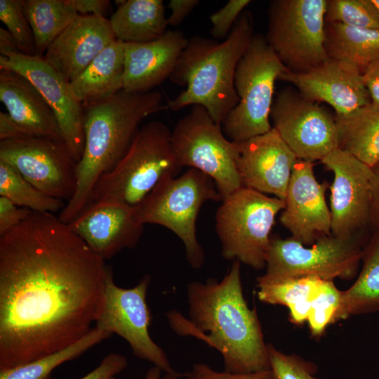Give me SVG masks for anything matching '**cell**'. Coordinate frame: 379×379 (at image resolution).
Wrapping results in <instances>:
<instances>
[{"instance_id":"1","label":"cell","mask_w":379,"mask_h":379,"mask_svg":"<svg viewBox=\"0 0 379 379\" xmlns=\"http://www.w3.org/2000/svg\"><path fill=\"white\" fill-rule=\"evenodd\" d=\"M107 265L52 213L0 235V371L55 353L94 326Z\"/></svg>"},{"instance_id":"2","label":"cell","mask_w":379,"mask_h":379,"mask_svg":"<svg viewBox=\"0 0 379 379\" xmlns=\"http://www.w3.org/2000/svg\"><path fill=\"white\" fill-rule=\"evenodd\" d=\"M189 319L171 311L170 326L180 335L204 341L222 355L225 371L248 373L270 370L268 347L256 310L244 295L241 262L234 260L224 277L187 286Z\"/></svg>"},{"instance_id":"3","label":"cell","mask_w":379,"mask_h":379,"mask_svg":"<svg viewBox=\"0 0 379 379\" xmlns=\"http://www.w3.org/2000/svg\"><path fill=\"white\" fill-rule=\"evenodd\" d=\"M159 91L115 95L83 105L84 147L77 163V189L58 218L65 224L75 219L88 204L98 178L111 171L128 151L140 124L161 108Z\"/></svg>"},{"instance_id":"4","label":"cell","mask_w":379,"mask_h":379,"mask_svg":"<svg viewBox=\"0 0 379 379\" xmlns=\"http://www.w3.org/2000/svg\"><path fill=\"white\" fill-rule=\"evenodd\" d=\"M253 35L252 13L244 11L223 41L191 37L169 77L185 88L168 101V107L178 111L188 105H201L216 124L222 125L239 103L236 69Z\"/></svg>"},{"instance_id":"5","label":"cell","mask_w":379,"mask_h":379,"mask_svg":"<svg viewBox=\"0 0 379 379\" xmlns=\"http://www.w3.org/2000/svg\"><path fill=\"white\" fill-rule=\"evenodd\" d=\"M171 136V131L159 121L140 127L125 155L98 178L86 207L107 203L137 206L163 178L176 177L181 167Z\"/></svg>"},{"instance_id":"6","label":"cell","mask_w":379,"mask_h":379,"mask_svg":"<svg viewBox=\"0 0 379 379\" xmlns=\"http://www.w3.org/2000/svg\"><path fill=\"white\" fill-rule=\"evenodd\" d=\"M222 200L210 177L189 168L179 177L163 178L136 207L142 223L161 225L178 237L188 263L194 269H200L205 255L197 237V216L205 202Z\"/></svg>"},{"instance_id":"7","label":"cell","mask_w":379,"mask_h":379,"mask_svg":"<svg viewBox=\"0 0 379 379\" xmlns=\"http://www.w3.org/2000/svg\"><path fill=\"white\" fill-rule=\"evenodd\" d=\"M288 72L265 37L254 34L236 69L234 86L239 103L221 125L229 140L241 142L272 129L270 117L275 82Z\"/></svg>"},{"instance_id":"8","label":"cell","mask_w":379,"mask_h":379,"mask_svg":"<svg viewBox=\"0 0 379 379\" xmlns=\"http://www.w3.org/2000/svg\"><path fill=\"white\" fill-rule=\"evenodd\" d=\"M284 201L242 187L227 198L215 214L222 257L255 270L265 267L270 233Z\"/></svg>"},{"instance_id":"9","label":"cell","mask_w":379,"mask_h":379,"mask_svg":"<svg viewBox=\"0 0 379 379\" xmlns=\"http://www.w3.org/2000/svg\"><path fill=\"white\" fill-rule=\"evenodd\" d=\"M171 140L178 165L195 168L210 177L222 199L243 187L237 166V142L225 136L221 125L201 105H193L177 122Z\"/></svg>"},{"instance_id":"10","label":"cell","mask_w":379,"mask_h":379,"mask_svg":"<svg viewBox=\"0 0 379 379\" xmlns=\"http://www.w3.org/2000/svg\"><path fill=\"white\" fill-rule=\"evenodd\" d=\"M327 0H272L267 8L268 45L291 73L307 72L328 57L325 49Z\"/></svg>"},{"instance_id":"11","label":"cell","mask_w":379,"mask_h":379,"mask_svg":"<svg viewBox=\"0 0 379 379\" xmlns=\"http://www.w3.org/2000/svg\"><path fill=\"white\" fill-rule=\"evenodd\" d=\"M364 251L354 237L324 235L310 247L291 238L271 237L265 274L278 278L316 276L324 280L351 279Z\"/></svg>"},{"instance_id":"12","label":"cell","mask_w":379,"mask_h":379,"mask_svg":"<svg viewBox=\"0 0 379 379\" xmlns=\"http://www.w3.org/2000/svg\"><path fill=\"white\" fill-rule=\"evenodd\" d=\"M150 281V275L145 274L134 287L121 288L114 283L112 267L107 265L104 305L95 326L123 338L135 357L152 363L165 373H177L149 333L152 316L146 294Z\"/></svg>"},{"instance_id":"13","label":"cell","mask_w":379,"mask_h":379,"mask_svg":"<svg viewBox=\"0 0 379 379\" xmlns=\"http://www.w3.org/2000/svg\"><path fill=\"white\" fill-rule=\"evenodd\" d=\"M270 117L273 128L298 159L321 161L338 148L335 116L291 87L277 93Z\"/></svg>"},{"instance_id":"14","label":"cell","mask_w":379,"mask_h":379,"mask_svg":"<svg viewBox=\"0 0 379 379\" xmlns=\"http://www.w3.org/2000/svg\"><path fill=\"white\" fill-rule=\"evenodd\" d=\"M0 159L41 192L68 202L77 184V163L65 142L28 137L0 141Z\"/></svg>"},{"instance_id":"15","label":"cell","mask_w":379,"mask_h":379,"mask_svg":"<svg viewBox=\"0 0 379 379\" xmlns=\"http://www.w3.org/2000/svg\"><path fill=\"white\" fill-rule=\"evenodd\" d=\"M0 69L17 72L29 79L53 110L63 141L78 163L84 147V108L69 82L43 57L20 52H0Z\"/></svg>"},{"instance_id":"16","label":"cell","mask_w":379,"mask_h":379,"mask_svg":"<svg viewBox=\"0 0 379 379\" xmlns=\"http://www.w3.org/2000/svg\"><path fill=\"white\" fill-rule=\"evenodd\" d=\"M321 162L334 175L330 197L331 234L340 238L354 237L367 219L374 199L373 168L340 148Z\"/></svg>"},{"instance_id":"17","label":"cell","mask_w":379,"mask_h":379,"mask_svg":"<svg viewBox=\"0 0 379 379\" xmlns=\"http://www.w3.org/2000/svg\"><path fill=\"white\" fill-rule=\"evenodd\" d=\"M328 183H319L313 162L297 159L291 175L279 220L292 238L305 246L331 234V215L325 198Z\"/></svg>"},{"instance_id":"18","label":"cell","mask_w":379,"mask_h":379,"mask_svg":"<svg viewBox=\"0 0 379 379\" xmlns=\"http://www.w3.org/2000/svg\"><path fill=\"white\" fill-rule=\"evenodd\" d=\"M279 80L292 84L311 101L328 104L337 117H348L371 103L361 72L334 58H328L305 72H286Z\"/></svg>"},{"instance_id":"19","label":"cell","mask_w":379,"mask_h":379,"mask_svg":"<svg viewBox=\"0 0 379 379\" xmlns=\"http://www.w3.org/2000/svg\"><path fill=\"white\" fill-rule=\"evenodd\" d=\"M237 170L243 187L284 201L298 158L273 127L268 132L236 142Z\"/></svg>"},{"instance_id":"20","label":"cell","mask_w":379,"mask_h":379,"mask_svg":"<svg viewBox=\"0 0 379 379\" xmlns=\"http://www.w3.org/2000/svg\"><path fill=\"white\" fill-rule=\"evenodd\" d=\"M67 225L103 260L133 248L144 231L137 207L117 203L88 206Z\"/></svg>"},{"instance_id":"21","label":"cell","mask_w":379,"mask_h":379,"mask_svg":"<svg viewBox=\"0 0 379 379\" xmlns=\"http://www.w3.org/2000/svg\"><path fill=\"white\" fill-rule=\"evenodd\" d=\"M116 40L108 19L79 14L48 46L43 58L71 82Z\"/></svg>"},{"instance_id":"22","label":"cell","mask_w":379,"mask_h":379,"mask_svg":"<svg viewBox=\"0 0 379 379\" xmlns=\"http://www.w3.org/2000/svg\"><path fill=\"white\" fill-rule=\"evenodd\" d=\"M188 39L179 30H167L148 42L124 44L123 90L146 93L169 78Z\"/></svg>"},{"instance_id":"23","label":"cell","mask_w":379,"mask_h":379,"mask_svg":"<svg viewBox=\"0 0 379 379\" xmlns=\"http://www.w3.org/2000/svg\"><path fill=\"white\" fill-rule=\"evenodd\" d=\"M0 100L12 119L29 137L63 141L53 110L34 85L22 75L0 69Z\"/></svg>"},{"instance_id":"24","label":"cell","mask_w":379,"mask_h":379,"mask_svg":"<svg viewBox=\"0 0 379 379\" xmlns=\"http://www.w3.org/2000/svg\"><path fill=\"white\" fill-rule=\"evenodd\" d=\"M124 44L117 39L69 82L73 95L82 105L107 99L123 90Z\"/></svg>"},{"instance_id":"25","label":"cell","mask_w":379,"mask_h":379,"mask_svg":"<svg viewBox=\"0 0 379 379\" xmlns=\"http://www.w3.org/2000/svg\"><path fill=\"white\" fill-rule=\"evenodd\" d=\"M109 20L117 39L124 43L155 40L168 25L162 0L125 1Z\"/></svg>"},{"instance_id":"26","label":"cell","mask_w":379,"mask_h":379,"mask_svg":"<svg viewBox=\"0 0 379 379\" xmlns=\"http://www.w3.org/2000/svg\"><path fill=\"white\" fill-rule=\"evenodd\" d=\"M324 281L316 276L278 278L264 274L257 278V295L262 302L287 307L290 321L300 325L307 321L311 302Z\"/></svg>"},{"instance_id":"27","label":"cell","mask_w":379,"mask_h":379,"mask_svg":"<svg viewBox=\"0 0 379 379\" xmlns=\"http://www.w3.org/2000/svg\"><path fill=\"white\" fill-rule=\"evenodd\" d=\"M338 148L374 167L379 163V105L369 104L345 117L335 116Z\"/></svg>"},{"instance_id":"28","label":"cell","mask_w":379,"mask_h":379,"mask_svg":"<svg viewBox=\"0 0 379 379\" xmlns=\"http://www.w3.org/2000/svg\"><path fill=\"white\" fill-rule=\"evenodd\" d=\"M325 49L328 58L348 62L362 74L379 58V31L325 22Z\"/></svg>"},{"instance_id":"29","label":"cell","mask_w":379,"mask_h":379,"mask_svg":"<svg viewBox=\"0 0 379 379\" xmlns=\"http://www.w3.org/2000/svg\"><path fill=\"white\" fill-rule=\"evenodd\" d=\"M361 270L354 284L342 291L337 321L379 310V234L364 251Z\"/></svg>"},{"instance_id":"30","label":"cell","mask_w":379,"mask_h":379,"mask_svg":"<svg viewBox=\"0 0 379 379\" xmlns=\"http://www.w3.org/2000/svg\"><path fill=\"white\" fill-rule=\"evenodd\" d=\"M21 4L33 32L36 55L39 57L79 15L69 0H21Z\"/></svg>"},{"instance_id":"31","label":"cell","mask_w":379,"mask_h":379,"mask_svg":"<svg viewBox=\"0 0 379 379\" xmlns=\"http://www.w3.org/2000/svg\"><path fill=\"white\" fill-rule=\"evenodd\" d=\"M111 335L94 326L85 336L66 348L27 364L0 371V379H49L56 367L77 358Z\"/></svg>"},{"instance_id":"32","label":"cell","mask_w":379,"mask_h":379,"mask_svg":"<svg viewBox=\"0 0 379 379\" xmlns=\"http://www.w3.org/2000/svg\"><path fill=\"white\" fill-rule=\"evenodd\" d=\"M0 197L32 211L55 213L65 206L64 201L41 192L6 161L0 159Z\"/></svg>"},{"instance_id":"33","label":"cell","mask_w":379,"mask_h":379,"mask_svg":"<svg viewBox=\"0 0 379 379\" xmlns=\"http://www.w3.org/2000/svg\"><path fill=\"white\" fill-rule=\"evenodd\" d=\"M325 22L379 31V8L373 0H327Z\"/></svg>"},{"instance_id":"34","label":"cell","mask_w":379,"mask_h":379,"mask_svg":"<svg viewBox=\"0 0 379 379\" xmlns=\"http://www.w3.org/2000/svg\"><path fill=\"white\" fill-rule=\"evenodd\" d=\"M342 291L333 281L325 280L321 288L311 302L307 323L311 335L320 338L326 328L335 322L341 305Z\"/></svg>"},{"instance_id":"35","label":"cell","mask_w":379,"mask_h":379,"mask_svg":"<svg viewBox=\"0 0 379 379\" xmlns=\"http://www.w3.org/2000/svg\"><path fill=\"white\" fill-rule=\"evenodd\" d=\"M0 20L18 51L27 55H36L33 32L22 11L21 0H0Z\"/></svg>"},{"instance_id":"36","label":"cell","mask_w":379,"mask_h":379,"mask_svg":"<svg viewBox=\"0 0 379 379\" xmlns=\"http://www.w3.org/2000/svg\"><path fill=\"white\" fill-rule=\"evenodd\" d=\"M270 370L274 379H319L317 366L296 354H288L267 345Z\"/></svg>"},{"instance_id":"37","label":"cell","mask_w":379,"mask_h":379,"mask_svg":"<svg viewBox=\"0 0 379 379\" xmlns=\"http://www.w3.org/2000/svg\"><path fill=\"white\" fill-rule=\"evenodd\" d=\"M251 2L249 0H230L224 6L213 13L210 15L212 36L215 40H225L244 8Z\"/></svg>"},{"instance_id":"38","label":"cell","mask_w":379,"mask_h":379,"mask_svg":"<svg viewBox=\"0 0 379 379\" xmlns=\"http://www.w3.org/2000/svg\"><path fill=\"white\" fill-rule=\"evenodd\" d=\"M185 379H274L271 370L248 373L218 371L203 363L194 364L185 374Z\"/></svg>"},{"instance_id":"39","label":"cell","mask_w":379,"mask_h":379,"mask_svg":"<svg viewBox=\"0 0 379 379\" xmlns=\"http://www.w3.org/2000/svg\"><path fill=\"white\" fill-rule=\"evenodd\" d=\"M32 212L27 208L20 207L8 199L0 197V235L20 225Z\"/></svg>"},{"instance_id":"40","label":"cell","mask_w":379,"mask_h":379,"mask_svg":"<svg viewBox=\"0 0 379 379\" xmlns=\"http://www.w3.org/2000/svg\"><path fill=\"white\" fill-rule=\"evenodd\" d=\"M128 365L127 359L118 353H110L105 357L100 364L80 379H117L116 375Z\"/></svg>"},{"instance_id":"41","label":"cell","mask_w":379,"mask_h":379,"mask_svg":"<svg viewBox=\"0 0 379 379\" xmlns=\"http://www.w3.org/2000/svg\"><path fill=\"white\" fill-rule=\"evenodd\" d=\"M199 4V0H171L168 5L171 10L167 18L168 25H180Z\"/></svg>"},{"instance_id":"42","label":"cell","mask_w":379,"mask_h":379,"mask_svg":"<svg viewBox=\"0 0 379 379\" xmlns=\"http://www.w3.org/2000/svg\"><path fill=\"white\" fill-rule=\"evenodd\" d=\"M362 77L370 95L371 104L379 105V58L365 69Z\"/></svg>"},{"instance_id":"43","label":"cell","mask_w":379,"mask_h":379,"mask_svg":"<svg viewBox=\"0 0 379 379\" xmlns=\"http://www.w3.org/2000/svg\"><path fill=\"white\" fill-rule=\"evenodd\" d=\"M69 2L81 15L104 16L110 5L108 0H69Z\"/></svg>"},{"instance_id":"44","label":"cell","mask_w":379,"mask_h":379,"mask_svg":"<svg viewBox=\"0 0 379 379\" xmlns=\"http://www.w3.org/2000/svg\"><path fill=\"white\" fill-rule=\"evenodd\" d=\"M29 137L10 117L8 113L0 112V140H15Z\"/></svg>"},{"instance_id":"45","label":"cell","mask_w":379,"mask_h":379,"mask_svg":"<svg viewBox=\"0 0 379 379\" xmlns=\"http://www.w3.org/2000/svg\"><path fill=\"white\" fill-rule=\"evenodd\" d=\"M2 51L20 52L9 32L0 27V52Z\"/></svg>"},{"instance_id":"46","label":"cell","mask_w":379,"mask_h":379,"mask_svg":"<svg viewBox=\"0 0 379 379\" xmlns=\"http://www.w3.org/2000/svg\"><path fill=\"white\" fill-rule=\"evenodd\" d=\"M163 372L159 368L154 366L148 370L145 379H180V374L177 373H165L161 378V374Z\"/></svg>"},{"instance_id":"47","label":"cell","mask_w":379,"mask_h":379,"mask_svg":"<svg viewBox=\"0 0 379 379\" xmlns=\"http://www.w3.org/2000/svg\"><path fill=\"white\" fill-rule=\"evenodd\" d=\"M372 168H373V173H374V177H375L374 195H375V194L379 195V163L377 164Z\"/></svg>"},{"instance_id":"48","label":"cell","mask_w":379,"mask_h":379,"mask_svg":"<svg viewBox=\"0 0 379 379\" xmlns=\"http://www.w3.org/2000/svg\"><path fill=\"white\" fill-rule=\"evenodd\" d=\"M374 4L378 7L379 8V0H373Z\"/></svg>"}]
</instances>
